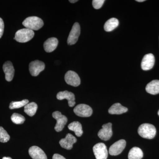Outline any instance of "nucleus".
<instances>
[{
  "label": "nucleus",
  "instance_id": "obj_25",
  "mask_svg": "<svg viewBox=\"0 0 159 159\" xmlns=\"http://www.w3.org/2000/svg\"><path fill=\"white\" fill-rule=\"evenodd\" d=\"M11 120L14 123L16 124H23L25 122V117L19 114L14 113L11 116Z\"/></svg>",
  "mask_w": 159,
  "mask_h": 159
},
{
  "label": "nucleus",
  "instance_id": "obj_1",
  "mask_svg": "<svg viewBox=\"0 0 159 159\" xmlns=\"http://www.w3.org/2000/svg\"><path fill=\"white\" fill-rule=\"evenodd\" d=\"M138 131L140 136L148 139H153L157 132L155 127L149 123H144L140 125Z\"/></svg>",
  "mask_w": 159,
  "mask_h": 159
},
{
  "label": "nucleus",
  "instance_id": "obj_5",
  "mask_svg": "<svg viewBox=\"0 0 159 159\" xmlns=\"http://www.w3.org/2000/svg\"><path fill=\"white\" fill-rule=\"evenodd\" d=\"M52 116L57 121L54 129L57 132L61 131L67 122V118L66 116L62 115L61 113L58 111H56L53 112L52 114Z\"/></svg>",
  "mask_w": 159,
  "mask_h": 159
},
{
  "label": "nucleus",
  "instance_id": "obj_32",
  "mask_svg": "<svg viewBox=\"0 0 159 159\" xmlns=\"http://www.w3.org/2000/svg\"><path fill=\"white\" fill-rule=\"evenodd\" d=\"M137 2H145V0H137Z\"/></svg>",
  "mask_w": 159,
  "mask_h": 159
},
{
  "label": "nucleus",
  "instance_id": "obj_9",
  "mask_svg": "<svg viewBox=\"0 0 159 159\" xmlns=\"http://www.w3.org/2000/svg\"><path fill=\"white\" fill-rule=\"evenodd\" d=\"M126 146V142L124 139H121L111 145L109 150V153L111 156L120 154L124 150Z\"/></svg>",
  "mask_w": 159,
  "mask_h": 159
},
{
  "label": "nucleus",
  "instance_id": "obj_13",
  "mask_svg": "<svg viewBox=\"0 0 159 159\" xmlns=\"http://www.w3.org/2000/svg\"><path fill=\"white\" fill-rule=\"evenodd\" d=\"M77 139L70 134H68L65 139L60 141L59 144L63 148L70 150L73 148V145L77 142Z\"/></svg>",
  "mask_w": 159,
  "mask_h": 159
},
{
  "label": "nucleus",
  "instance_id": "obj_6",
  "mask_svg": "<svg viewBox=\"0 0 159 159\" xmlns=\"http://www.w3.org/2000/svg\"><path fill=\"white\" fill-rule=\"evenodd\" d=\"M74 113L78 116L89 117L92 116L93 110L89 106L85 104H79L74 108Z\"/></svg>",
  "mask_w": 159,
  "mask_h": 159
},
{
  "label": "nucleus",
  "instance_id": "obj_12",
  "mask_svg": "<svg viewBox=\"0 0 159 159\" xmlns=\"http://www.w3.org/2000/svg\"><path fill=\"white\" fill-rule=\"evenodd\" d=\"M155 59L152 54H146L143 57L141 62V67L144 70H148L153 68Z\"/></svg>",
  "mask_w": 159,
  "mask_h": 159
},
{
  "label": "nucleus",
  "instance_id": "obj_7",
  "mask_svg": "<svg viewBox=\"0 0 159 159\" xmlns=\"http://www.w3.org/2000/svg\"><path fill=\"white\" fill-rule=\"evenodd\" d=\"M80 33V28L79 23H74L68 38L67 43L69 45L75 44L77 43Z\"/></svg>",
  "mask_w": 159,
  "mask_h": 159
},
{
  "label": "nucleus",
  "instance_id": "obj_2",
  "mask_svg": "<svg viewBox=\"0 0 159 159\" xmlns=\"http://www.w3.org/2000/svg\"><path fill=\"white\" fill-rule=\"evenodd\" d=\"M23 25L26 28L30 30H39L43 26V20L37 16H30L27 18L23 22Z\"/></svg>",
  "mask_w": 159,
  "mask_h": 159
},
{
  "label": "nucleus",
  "instance_id": "obj_15",
  "mask_svg": "<svg viewBox=\"0 0 159 159\" xmlns=\"http://www.w3.org/2000/svg\"><path fill=\"white\" fill-rule=\"evenodd\" d=\"M29 154L33 159H48L43 151L36 146H33L29 149Z\"/></svg>",
  "mask_w": 159,
  "mask_h": 159
},
{
  "label": "nucleus",
  "instance_id": "obj_29",
  "mask_svg": "<svg viewBox=\"0 0 159 159\" xmlns=\"http://www.w3.org/2000/svg\"><path fill=\"white\" fill-rule=\"evenodd\" d=\"M53 159H66L64 157L62 156L61 155L58 154H54L53 155Z\"/></svg>",
  "mask_w": 159,
  "mask_h": 159
},
{
  "label": "nucleus",
  "instance_id": "obj_17",
  "mask_svg": "<svg viewBox=\"0 0 159 159\" xmlns=\"http://www.w3.org/2000/svg\"><path fill=\"white\" fill-rule=\"evenodd\" d=\"M58 41L56 38L52 37L47 40L44 43V49L48 53L53 52L57 48Z\"/></svg>",
  "mask_w": 159,
  "mask_h": 159
},
{
  "label": "nucleus",
  "instance_id": "obj_18",
  "mask_svg": "<svg viewBox=\"0 0 159 159\" xmlns=\"http://www.w3.org/2000/svg\"><path fill=\"white\" fill-rule=\"evenodd\" d=\"M146 92L152 95L159 93V80H155L147 84L145 88Z\"/></svg>",
  "mask_w": 159,
  "mask_h": 159
},
{
  "label": "nucleus",
  "instance_id": "obj_3",
  "mask_svg": "<svg viewBox=\"0 0 159 159\" xmlns=\"http://www.w3.org/2000/svg\"><path fill=\"white\" fill-rule=\"evenodd\" d=\"M34 32L28 29H20L16 33L14 39L19 43H26L32 39L34 36Z\"/></svg>",
  "mask_w": 159,
  "mask_h": 159
},
{
  "label": "nucleus",
  "instance_id": "obj_22",
  "mask_svg": "<svg viewBox=\"0 0 159 159\" xmlns=\"http://www.w3.org/2000/svg\"><path fill=\"white\" fill-rule=\"evenodd\" d=\"M119 25V22L118 19L115 18H112L109 19L105 23L104 26V29L105 31L109 32L116 29Z\"/></svg>",
  "mask_w": 159,
  "mask_h": 159
},
{
  "label": "nucleus",
  "instance_id": "obj_14",
  "mask_svg": "<svg viewBox=\"0 0 159 159\" xmlns=\"http://www.w3.org/2000/svg\"><path fill=\"white\" fill-rule=\"evenodd\" d=\"M57 98L59 100H62L64 99H67L68 101L69 106L70 107H73L76 103L74 94L68 91L59 92L57 94Z\"/></svg>",
  "mask_w": 159,
  "mask_h": 159
},
{
  "label": "nucleus",
  "instance_id": "obj_27",
  "mask_svg": "<svg viewBox=\"0 0 159 159\" xmlns=\"http://www.w3.org/2000/svg\"><path fill=\"white\" fill-rule=\"evenodd\" d=\"M104 2H105L104 0H93L92 2L93 7L95 9H100L102 7Z\"/></svg>",
  "mask_w": 159,
  "mask_h": 159
},
{
  "label": "nucleus",
  "instance_id": "obj_24",
  "mask_svg": "<svg viewBox=\"0 0 159 159\" xmlns=\"http://www.w3.org/2000/svg\"><path fill=\"white\" fill-rule=\"evenodd\" d=\"M29 102V101L28 99H24L20 101H12L10 103L9 108L10 109H14L20 108L23 107H25Z\"/></svg>",
  "mask_w": 159,
  "mask_h": 159
},
{
  "label": "nucleus",
  "instance_id": "obj_26",
  "mask_svg": "<svg viewBox=\"0 0 159 159\" xmlns=\"http://www.w3.org/2000/svg\"><path fill=\"white\" fill-rule=\"evenodd\" d=\"M10 136L2 127H0V142L5 143L9 141Z\"/></svg>",
  "mask_w": 159,
  "mask_h": 159
},
{
  "label": "nucleus",
  "instance_id": "obj_31",
  "mask_svg": "<svg viewBox=\"0 0 159 159\" xmlns=\"http://www.w3.org/2000/svg\"><path fill=\"white\" fill-rule=\"evenodd\" d=\"M2 159H12L10 157H4Z\"/></svg>",
  "mask_w": 159,
  "mask_h": 159
},
{
  "label": "nucleus",
  "instance_id": "obj_10",
  "mask_svg": "<svg viewBox=\"0 0 159 159\" xmlns=\"http://www.w3.org/2000/svg\"><path fill=\"white\" fill-rule=\"evenodd\" d=\"M65 80L67 84L73 86H78L80 84V79L79 76L76 72L70 70L66 73Z\"/></svg>",
  "mask_w": 159,
  "mask_h": 159
},
{
  "label": "nucleus",
  "instance_id": "obj_16",
  "mask_svg": "<svg viewBox=\"0 0 159 159\" xmlns=\"http://www.w3.org/2000/svg\"><path fill=\"white\" fill-rule=\"evenodd\" d=\"M3 70L5 73L6 80L11 81L14 77L15 70L12 63L10 61H7L4 64Z\"/></svg>",
  "mask_w": 159,
  "mask_h": 159
},
{
  "label": "nucleus",
  "instance_id": "obj_8",
  "mask_svg": "<svg viewBox=\"0 0 159 159\" xmlns=\"http://www.w3.org/2000/svg\"><path fill=\"white\" fill-rule=\"evenodd\" d=\"M45 67L44 63L39 60L31 61L29 64V69L30 74L32 76L36 77Z\"/></svg>",
  "mask_w": 159,
  "mask_h": 159
},
{
  "label": "nucleus",
  "instance_id": "obj_4",
  "mask_svg": "<svg viewBox=\"0 0 159 159\" xmlns=\"http://www.w3.org/2000/svg\"><path fill=\"white\" fill-rule=\"evenodd\" d=\"M93 151L97 159H107L108 156L107 146L103 143H97L94 145Z\"/></svg>",
  "mask_w": 159,
  "mask_h": 159
},
{
  "label": "nucleus",
  "instance_id": "obj_33",
  "mask_svg": "<svg viewBox=\"0 0 159 159\" xmlns=\"http://www.w3.org/2000/svg\"><path fill=\"white\" fill-rule=\"evenodd\" d=\"M158 115L159 116V110L158 111Z\"/></svg>",
  "mask_w": 159,
  "mask_h": 159
},
{
  "label": "nucleus",
  "instance_id": "obj_20",
  "mask_svg": "<svg viewBox=\"0 0 159 159\" xmlns=\"http://www.w3.org/2000/svg\"><path fill=\"white\" fill-rule=\"evenodd\" d=\"M69 129L70 130L74 132L75 134L77 137H80L82 135L83 133L82 125L79 122H72L70 123L68 126Z\"/></svg>",
  "mask_w": 159,
  "mask_h": 159
},
{
  "label": "nucleus",
  "instance_id": "obj_30",
  "mask_svg": "<svg viewBox=\"0 0 159 159\" xmlns=\"http://www.w3.org/2000/svg\"><path fill=\"white\" fill-rule=\"evenodd\" d=\"M77 1H77V0H74V1H73V0H71L70 1H70H69V2H70V3H74L76 2H77Z\"/></svg>",
  "mask_w": 159,
  "mask_h": 159
},
{
  "label": "nucleus",
  "instance_id": "obj_23",
  "mask_svg": "<svg viewBox=\"0 0 159 159\" xmlns=\"http://www.w3.org/2000/svg\"><path fill=\"white\" fill-rule=\"evenodd\" d=\"M38 108L37 104L35 102H31L25 106V112L30 116H33L36 113Z\"/></svg>",
  "mask_w": 159,
  "mask_h": 159
},
{
  "label": "nucleus",
  "instance_id": "obj_28",
  "mask_svg": "<svg viewBox=\"0 0 159 159\" xmlns=\"http://www.w3.org/2000/svg\"><path fill=\"white\" fill-rule=\"evenodd\" d=\"M4 23L3 20L0 18V39L2 37L4 32Z\"/></svg>",
  "mask_w": 159,
  "mask_h": 159
},
{
  "label": "nucleus",
  "instance_id": "obj_19",
  "mask_svg": "<svg viewBox=\"0 0 159 159\" xmlns=\"http://www.w3.org/2000/svg\"><path fill=\"white\" fill-rule=\"evenodd\" d=\"M128 111V109L122 106L120 103H116L109 109V113L111 115H120L125 113Z\"/></svg>",
  "mask_w": 159,
  "mask_h": 159
},
{
  "label": "nucleus",
  "instance_id": "obj_21",
  "mask_svg": "<svg viewBox=\"0 0 159 159\" xmlns=\"http://www.w3.org/2000/svg\"><path fill=\"white\" fill-rule=\"evenodd\" d=\"M143 157V152L139 147H134L129 151V159H142Z\"/></svg>",
  "mask_w": 159,
  "mask_h": 159
},
{
  "label": "nucleus",
  "instance_id": "obj_11",
  "mask_svg": "<svg viewBox=\"0 0 159 159\" xmlns=\"http://www.w3.org/2000/svg\"><path fill=\"white\" fill-rule=\"evenodd\" d=\"M112 124L109 122L102 125V128L99 130L98 133L99 138L103 141L109 140L112 135Z\"/></svg>",
  "mask_w": 159,
  "mask_h": 159
}]
</instances>
